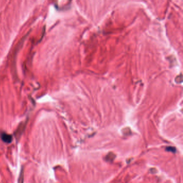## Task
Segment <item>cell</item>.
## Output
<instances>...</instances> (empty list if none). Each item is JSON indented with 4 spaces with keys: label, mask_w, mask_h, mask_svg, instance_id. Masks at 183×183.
<instances>
[{
    "label": "cell",
    "mask_w": 183,
    "mask_h": 183,
    "mask_svg": "<svg viewBox=\"0 0 183 183\" xmlns=\"http://www.w3.org/2000/svg\"><path fill=\"white\" fill-rule=\"evenodd\" d=\"M1 138L4 142L8 144H10L12 141V137L11 135L4 132L1 134Z\"/></svg>",
    "instance_id": "1"
},
{
    "label": "cell",
    "mask_w": 183,
    "mask_h": 183,
    "mask_svg": "<svg viewBox=\"0 0 183 183\" xmlns=\"http://www.w3.org/2000/svg\"><path fill=\"white\" fill-rule=\"evenodd\" d=\"M24 182V170L23 168L22 169L21 172L19 173L18 183H23Z\"/></svg>",
    "instance_id": "2"
}]
</instances>
